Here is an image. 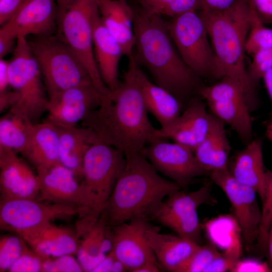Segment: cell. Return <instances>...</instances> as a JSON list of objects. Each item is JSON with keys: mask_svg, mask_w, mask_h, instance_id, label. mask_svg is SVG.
<instances>
[{"mask_svg": "<svg viewBox=\"0 0 272 272\" xmlns=\"http://www.w3.org/2000/svg\"><path fill=\"white\" fill-rule=\"evenodd\" d=\"M147 112L139 87L126 71L123 80L81 122L126 155L141 152L153 139L156 128Z\"/></svg>", "mask_w": 272, "mask_h": 272, "instance_id": "obj_1", "label": "cell"}, {"mask_svg": "<svg viewBox=\"0 0 272 272\" xmlns=\"http://www.w3.org/2000/svg\"><path fill=\"white\" fill-rule=\"evenodd\" d=\"M134 31L133 55L138 64L149 70L156 84L185 106L205 85L181 58L170 35L167 21L142 8L134 11Z\"/></svg>", "mask_w": 272, "mask_h": 272, "instance_id": "obj_2", "label": "cell"}, {"mask_svg": "<svg viewBox=\"0 0 272 272\" xmlns=\"http://www.w3.org/2000/svg\"><path fill=\"white\" fill-rule=\"evenodd\" d=\"M125 156V166L105 210L111 227L132 220L153 218L165 198L181 188L160 176L141 152Z\"/></svg>", "mask_w": 272, "mask_h": 272, "instance_id": "obj_3", "label": "cell"}, {"mask_svg": "<svg viewBox=\"0 0 272 272\" xmlns=\"http://www.w3.org/2000/svg\"><path fill=\"white\" fill-rule=\"evenodd\" d=\"M198 12L217 58L219 80L224 77L237 80L243 87L250 111H255L260 104L258 86L250 79L245 65L250 29L249 0H236L223 11Z\"/></svg>", "mask_w": 272, "mask_h": 272, "instance_id": "obj_4", "label": "cell"}, {"mask_svg": "<svg viewBox=\"0 0 272 272\" xmlns=\"http://www.w3.org/2000/svg\"><path fill=\"white\" fill-rule=\"evenodd\" d=\"M124 154L101 141L92 144L83 160L75 230L86 234L106 210L125 164Z\"/></svg>", "mask_w": 272, "mask_h": 272, "instance_id": "obj_5", "label": "cell"}, {"mask_svg": "<svg viewBox=\"0 0 272 272\" xmlns=\"http://www.w3.org/2000/svg\"><path fill=\"white\" fill-rule=\"evenodd\" d=\"M28 41L49 98L72 87L93 84L81 60L56 33Z\"/></svg>", "mask_w": 272, "mask_h": 272, "instance_id": "obj_6", "label": "cell"}, {"mask_svg": "<svg viewBox=\"0 0 272 272\" xmlns=\"http://www.w3.org/2000/svg\"><path fill=\"white\" fill-rule=\"evenodd\" d=\"M170 35L184 63L202 79L219 80V66L205 23L192 11L167 21Z\"/></svg>", "mask_w": 272, "mask_h": 272, "instance_id": "obj_7", "label": "cell"}, {"mask_svg": "<svg viewBox=\"0 0 272 272\" xmlns=\"http://www.w3.org/2000/svg\"><path fill=\"white\" fill-rule=\"evenodd\" d=\"M98 12L97 0H73L57 20L56 34L78 56L95 88L105 96L110 90L101 78L94 54L93 21Z\"/></svg>", "mask_w": 272, "mask_h": 272, "instance_id": "obj_8", "label": "cell"}, {"mask_svg": "<svg viewBox=\"0 0 272 272\" xmlns=\"http://www.w3.org/2000/svg\"><path fill=\"white\" fill-rule=\"evenodd\" d=\"M9 72L10 87L20 95L19 101L13 106L24 112L34 122L46 112L49 97L27 38L17 39L9 60Z\"/></svg>", "mask_w": 272, "mask_h": 272, "instance_id": "obj_9", "label": "cell"}, {"mask_svg": "<svg viewBox=\"0 0 272 272\" xmlns=\"http://www.w3.org/2000/svg\"><path fill=\"white\" fill-rule=\"evenodd\" d=\"M199 95L211 113L230 126L246 144L252 140V118L244 90L236 79L224 77L217 83L204 85Z\"/></svg>", "mask_w": 272, "mask_h": 272, "instance_id": "obj_10", "label": "cell"}, {"mask_svg": "<svg viewBox=\"0 0 272 272\" xmlns=\"http://www.w3.org/2000/svg\"><path fill=\"white\" fill-rule=\"evenodd\" d=\"M211 185L209 182L195 191L179 189L171 193L161 203L152 219L177 235L201 245V226L197 209L202 205L213 201Z\"/></svg>", "mask_w": 272, "mask_h": 272, "instance_id": "obj_11", "label": "cell"}, {"mask_svg": "<svg viewBox=\"0 0 272 272\" xmlns=\"http://www.w3.org/2000/svg\"><path fill=\"white\" fill-rule=\"evenodd\" d=\"M158 172L183 187L193 183L196 178L209 176L210 172L198 162L191 148L165 140H155L141 152Z\"/></svg>", "mask_w": 272, "mask_h": 272, "instance_id": "obj_12", "label": "cell"}, {"mask_svg": "<svg viewBox=\"0 0 272 272\" xmlns=\"http://www.w3.org/2000/svg\"><path fill=\"white\" fill-rule=\"evenodd\" d=\"M209 177L222 189L230 201L245 247L249 250L256 244L261 220V209L256 192L235 179L228 169L212 171Z\"/></svg>", "mask_w": 272, "mask_h": 272, "instance_id": "obj_13", "label": "cell"}, {"mask_svg": "<svg viewBox=\"0 0 272 272\" xmlns=\"http://www.w3.org/2000/svg\"><path fill=\"white\" fill-rule=\"evenodd\" d=\"M77 209L29 198L0 200V228L18 234L57 219L77 216Z\"/></svg>", "mask_w": 272, "mask_h": 272, "instance_id": "obj_14", "label": "cell"}, {"mask_svg": "<svg viewBox=\"0 0 272 272\" xmlns=\"http://www.w3.org/2000/svg\"><path fill=\"white\" fill-rule=\"evenodd\" d=\"M58 8L55 0H26L1 26L0 38L17 40L54 35L57 30Z\"/></svg>", "mask_w": 272, "mask_h": 272, "instance_id": "obj_15", "label": "cell"}, {"mask_svg": "<svg viewBox=\"0 0 272 272\" xmlns=\"http://www.w3.org/2000/svg\"><path fill=\"white\" fill-rule=\"evenodd\" d=\"M104 97L91 83L59 91L49 98L46 120L57 126H76Z\"/></svg>", "mask_w": 272, "mask_h": 272, "instance_id": "obj_16", "label": "cell"}, {"mask_svg": "<svg viewBox=\"0 0 272 272\" xmlns=\"http://www.w3.org/2000/svg\"><path fill=\"white\" fill-rule=\"evenodd\" d=\"M148 223L135 219L112 226V249L109 253L122 263L127 271L149 262H158L146 239Z\"/></svg>", "mask_w": 272, "mask_h": 272, "instance_id": "obj_17", "label": "cell"}, {"mask_svg": "<svg viewBox=\"0 0 272 272\" xmlns=\"http://www.w3.org/2000/svg\"><path fill=\"white\" fill-rule=\"evenodd\" d=\"M206 107V102L199 95L192 97L175 120L156 129L151 142L170 139L194 150L205 139L210 127L212 114Z\"/></svg>", "mask_w": 272, "mask_h": 272, "instance_id": "obj_18", "label": "cell"}, {"mask_svg": "<svg viewBox=\"0 0 272 272\" xmlns=\"http://www.w3.org/2000/svg\"><path fill=\"white\" fill-rule=\"evenodd\" d=\"M0 193L1 200L15 198L39 199L37 174L16 152L0 149Z\"/></svg>", "mask_w": 272, "mask_h": 272, "instance_id": "obj_19", "label": "cell"}, {"mask_svg": "<svg viewBox=\"0 0 272 272\" xmlns=\"http://www.w3.org/2000/svg\"><path fill=\"white\" fill-rule=\"evenodd\" d=\"M128 60L126 71L139 87L147 111L156 118L161 127L168 125L180 115L185 106L171 93L149 80L133 55Z\"/></svg>", "mask_w": 272, "mask_h": 272, "instance_id": "obj_20", "label": "cell"}, {"mask_svg": "<svg viewBox=\"0 0 272 272\" xmlns=\"http://www.w3.org/2000/svg\"><path fill=\"white\" fill-rule=\"evenodd\" d=\"M43 260L77 254L80 238L75 230L52 222L18 234Z\"/></svg>", "mask_w": 272, "mask_h": 272, "instance_id": "obj_21", "label": "cell"}, {"mask_svg": "<svg viewBox=\"0 0 272 272\" xmlns=\"http://www.w3.org/2000/svg\"><path fill=\"white\" fill-rule=\"evenodd\" d=\"M36 171L39 185V200L77 209L80 181L72 170L59 164Z\"/></svg>", "mask_w": 272, "mask_h": 272, "instance_id": "obj_22", "label": "cell"}, {"mask_svg": "<svg viewBox=\"0 0 272 272\" xmlns=\"http://www.w3.org/2000/svg\"><path fill=\"white\" fill-rule=\"evenodd\" d=\"M145 234L160 265L168 271L181 272L200 245L178 235L161 233L158 227L149 223Z\"/></svg>", "mask_w": 272, "mask_h": 272, "instance_id": "obj_23", "label": "cell"}, {"mask_svg": "<svg viewBox=\"0 0 272 272\" xmlns=\"http://www.w3.org/2000/svg\"><path fill=\"white\" fill-rule=\"evenodd\" d=\"M228 169L240 183L253 189L263 200L265 189L266 169L263 163L262 142L252 140L229 159Z\"/></svg>", "mask_w": 272, "mask_h": 272, "instance_id": "obj_24", "label": "cell"}, {"mask_svg": "<svg viewBox=\"0 0 272 272\" xmlns=\"http://www.w3.org/2000/svg\"><path fill=\"white\" fill-rule=\"evenodd\" d=\"M93 48L101 78L106 86L113 90L120 82L118 67L124 54L120 44L102 23L99 10L93 21Z\"/></svg>", "mask_w": 272, "mask_h": 272, "instance_id": "obj_25", "label": "cell"}, {"mask_svg": "<svg viewBox=\"0 0 272 272\" xmlns=\"http://www.w3.org/2000/svg\"><path fill=\"white\" fill-rule=\"evenodd\" d=\"M102 23L121 46L124 55H133L134 10L126 0H97Z\"/></svg>", "mask_w": 272, "mask_h": 272, "instance_id": "obj_26", "label": "cell"}, {"mask_svg": "<svg viewBox=\"0 0 272 272\" xmlns=\"http://www.w3.org/2000/svg\"><path fill=\"white\" fill-rule=\"evenodd\" d=\"M21 154L36 170L61 164L56 126L47 120L34 123L26 146Z\"/></svg>", "mask_w": 272, "mask_h": 272, "instance_id": "obj_27", "label": "cell"}, {"mask_svg": "<svg viewBox=\"0 0 272 272\" xmlns=\"http://www.w3.org/2000/svg\"><path fill=\"white\" fill-rule=\"evenodd\" d=\"M225 125L212 114L206 136L193 150L198 162L210 174L214 171L228 169L231 147Z\"/></svg>", "mask_w": 272, "mask_h": 272, "instance_id": "obj_28", "label": "cell"}, {"mask_svg": "<svg viewBox=\"0 0 272 272\" xmlns=\"http://www.w3.org/2000/svg\"><path fill=\"white\" fill-rule=\"evenodd\" d=\"M56 126L59 135L60 162L81 179L84 156L92 144L101 140L87 127Z\"/></svg>", "mask_w": 272, "mask_h": 272, "instance_id": "obj_29", "label": "cell"}, {"mask_svg": "<svg viewBox=\"0 0 272 272\" xmlns=\"http://www.w3.org/2000/svg\"><path fill=\"white\" fill-rule=\"evenodd\" d=\"M104 211L92 228L82 238L77 253L84 271H92L112 249V230Z\"/></svg>", "mask_w": 272, "mask_h": 272, "instance_id": "obj_30", "label": "cell"}, {"mask_svg": "<svg viewBox=\"0 0 272 272\" xmlns=\"http://www.w3.org/2000/svg\"><path fill=\"white\" fill-rule=\"evenodd\" d=\"M34 123L22 111L12 107L0 119V149L22 153Z\"/></svg>", "mask_w": 272, "mask_h": 272, "instance_id": "obj_31", "label": "cell"}, {"mask_svg": "<svg viewBox=\"0 0 272 272\" xmlns=\"http://www.w3.org/2000/svg\"><path fill=\"white\" fill-rule=\"evenodd\" d=\"M250 6V29L246 43V53L251 55L258 50L272 48V28L267 27L259 19L251 4Z\"/></svg>", "mask_w": 272, "mask_h": 272, "instance_id": "obj_32", "label": "cell"}, {"mask_svg": "<svg viewBox=\"0 0 272 272\" xmlns=\"http://www.w3.org/2000/svg\"><path fill=\"white\" fill-rule=\"evenodd\" d=\"M3 235L0 238V271H8L12 265L28 248L19 235Z\"/></svg>", "mask_w": 272, "mask_h": 272, "instance_id": "obj_33", "label": "cell"}, {"mask_svg": "<svg viewBox=\"0 0 272 272\" xmlns=\"http://www.w3.org/2000/svg\"><path fill=\"white\" fill-rule=\"evenodd\" d=\"M261 208V220L256 245L261 250H266L268 233L272 220V171L266 170L265 193Z\"/></svg>", "mask_w": 272, "mask_h": 272, "instance_id": "obj_34", "label": "cell"}, {"mask_svg": "<svg viewBox=\"0 0 272 272\" xmlns=\"http://www.w3.org/2000/svg\"><path fill=\"white\" fill-rule=\"evenodd\" d=\"M220 252L213 244L200 245L181 272H204Z\"/></svg>", "mask_w": 272, "mask_h": 272, "instance_id": "obj_35", "label": "cell"}, {"mask_svg": "<svg viewBox=\"0 0 272 272\" xmlns=\"http://www.w3.org/2000/svg\"><path fill=\"white\" fill-rule=\"evenodd\" d=\"M251 56L247 72L252 82L258 86L265 73L272 68V48L258 50Z\"/></svg>", "mask_w": 272, "mask_h": 272, "instance_id": "obj_36", "label": "cell"}, {"mask_svg": "<svg viewBox=\"0 0 272 272\" xmlns=\"http://www.w3.org/2000/svg\"><path fill=\"white\" fill-rule=\"evenodd\" d=\"M81 271H84L81 265L72 255L43 260L42 272Z\"/></svg>", "mask_w": 272, "mask_h": 272, "instance_id": "obj_37", "label": "cell"}, {"mask_svg": "<svg viewBox=\"0 0 272 272\" xmlns=\"http://www.w3.org/2000/svg\"><path fill=\"white\" fill-rule=\"evenodd\" d=\"M43 259L29 246L9 269L11 272L42 271Z\"/></svg>", "mask_w": 272, "mask_h": 272, "instance_id": "obj_38", "label": "cell"}, {"mask_svg": "<svg viewBox=\"0 0 272 272\" xmlns=\"http://www.w3.org/2000/svg\"><path fill=\"white\" fill-rule=\"evenodd\" d=\"M200 9V0H173L163 10L160 16H166L171 19L188 12L199 11Z\"/></svg>", "mask_w": 272, "mask_h": 272, "instance_id": "obj_39", "label": "cell"}, {"mask_svg": "<svg viewBox=\"0 0 272 272\" xmlns=\"http://www.w3.org/2000/svg\"><path fill=\"white\" fill-rule=\"evenodd\" d=\"M238 260L224 252L220 253L208 266L204 272L231 271Z\"/></svg>", "mask_w": 272, "mask_h": 272, "instance_id": "obj_40", "label": "cell"}, {"mask_svg": "<svg viewBox=\"0 0 272 272\" xmlns=\"http://www.w3.org/2000/svg\"><path fill=\"white\" fill-rule=\"evenodd\" d=\"M231 271H272V267L269 266L266 263L256 259L248 258L243 260L240 259Z\"/></svg>", "mask_w": 272, "mask_h": 272, "instance_id": "obj_41", "label": "cell"}, {"mask_svg": "<svg viewBox=\"0 0 272 272\" xmlns=\"http://www.w3.org/2000/svg\"><path fill=\"white\" fill-rule=\"evenodd\" d=\"M257 15L264 25L272 24V0H249Z\"/></svg>", "mask_w": 272, "mask_h": 272, "instance_id": "obj_42", "label": "cell"}, {"mask_svg": "<svg viewBox=\"0 0 272 272\" xmlns=\"http://www.w3.org/2000/svg\"><path fill=\"white\" fill-rule=\"evenodd\" d=\"M26 0H0V25L8 22Z\"/></svg>", "mask_w": 272, "mask_h": 272, "instance_id": "obj_43", "label": "cell"}, {"mask_svg": "<svg viewBox=\"0 0 272 272\" xmlns=\"http://www.w3.org/2000/svg\"><path fill=\"white\" fill-rule=\"evenodd\" d=\"M127 271L123 264L108 253L94 269L93 272H123Z\"/></svg>", "mask_w": 272, "mask_h": 272, "instance_id": "obj_44", "label": "cell"}, {"mask_svg": "<svg viewBox=\"0 0 272 272\" xmlns=\"http://www.w3.org/2000/svg\"><path fill=\"white\" fill-rule=\"evenodd\" d=\"M236 0H200V12H218L230 8Z\"/></svg>", "mask_w": 272, "mask_h": 272, "instance_id": "obj_45", "label": "cell"}, {"mask_svg": "<svg viewBox=\"0 0 272 272\" xmlns=\"http://www.w3.org/2000/svg\"><path fill=\"white\" fill-rule=\"evenodd\" d=\"M173 0H139L142 8L147 13L160 16L163 10Z\"/></svg>", "mask_w": 272, "mask_h": 272, "instance_id": "obj_46", "label": "cell"}, {"mask_svg": "<svg viewBox=\"0 0 272 272\" xmlns=\"http://www.w3.org/2000/svg\"><path fill=\"white\" fill-rule=\"evenodd\" d=\"M20 99L19 93L15 90H7L0 93V111L10 109L15 105Z\"/></svg>", "mask_w": 272, "mask_h": 272, "instance_id": "obj_47", "label": "cell"}, {"mask_svg": "<svg viewBox=\"0 0 272 272\" xmlns=\"http://www.w3.org/2000/svg\"><path fill=\"white\" fill-rule=\"evenodd\" d=\"M10 87L9 60L0 58V93L8 90Z\"/></svg>", "mask_w": 272, "mask_h": 272, "instance_id": "obj_48", "label": "cell"}, {"mask_svg": "<svg viewBox=\"0 0 272 272\" xmlns=\"http://www.w3.org/2000/svg\"><path fill=\"white\" fill-rule=\"evenodd\" d=\"M17 40L0 38V58H3L9 53L14 51Z\"/></svg>", "mask_w": 272, "mask_h": 272, "instance_id": "obj_49", "label": "cell"}, {"mask_svg": "<svg viewBox=\"0 0 272 272\" xmlns=\"http://www.w3.org/2000/svg\"><path fill=\"white\" fill-rule=\"evenodd\" d=\"M262 79L270 98L272 107V68L265 73ZM270 115V118H272V108Z\"/></svg>", "mask_w": 272, "mask_h": 272, "instance_id": "obj_50", "label": "cell"}, {"mask_svg": "<svg viewBox=\"0 0 272 272\" xmlns=\"http://www.w3.org/2000/svg\"><path fill=\"white\" fill-rule=\"evenodd\" d=\"M162 269L158 262H152L143 265L134 272H158L161 271Z\"/></svg>", "mask_w": 272, "mask_h": 272, "instance_id": "obj_51", "label": "cell"}, {"mask_svg": "<svg viewBox=\"0 0 272 272\" xmlns=\"http://www.w3.org/2000/svg\"><path fill=\"white\" fill-rule=\"evenodd\" d=\"M73 0H55L58 8V19L68 9Z\"/></svg>", "mask_w": 272, "mask_h": 272, "instance_id": "obj_52", "label": "cell"}, {"mask_svg": "<svg viewBox=\"0 0 272 272\" xmlns=\"http://www.w3.org/2000/svg\"><path fill=\"white\" fill-rule=\"evenodd\" d=\"M265 134L267 139L272 142V118H270L266 125Z\"/></svg>", "mask_w": 272, "mask_h": 272, "instance_id": "obj_53", "label": "cell"}]
</instances>
